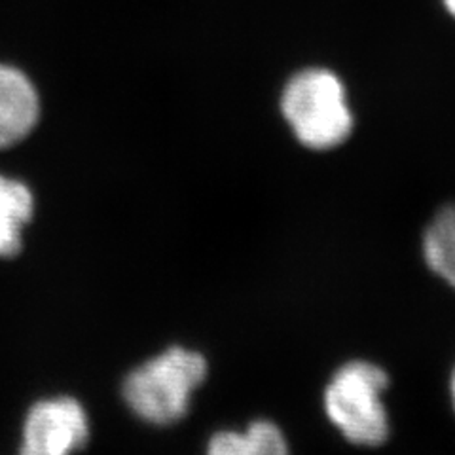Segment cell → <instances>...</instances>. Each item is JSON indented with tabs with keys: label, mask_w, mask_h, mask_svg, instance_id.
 <instances>
[{
	"label": "cell",
	"mask_w": 455,
	"mask_h": 455,
	"mask_svg": "<svg viewBox=\"0 0 455 455\" xmlns=\"http://www.w3.org/2000/svg\"><path fill=\"white\" fill-rule=\"evenodd\" d=\"M387 370L366 359L339 364L323 389V410L341 438L357 448H379L391 438Z\"/></svg>",
	"instance_id": "obj_1"
},
{
	"label": "cell",
	"mask_w": 455,
	"mask_h": 455,
	"mask_svg": "<svg viewBox=\"0 0 455 455\" xmlns=\"http://www.w3.org/2000/svg\"><path fill=\"white\" fill-rule=\"evenodd\" d=\"M281 112L307 150L329 152L351 137L355 118L341 80L326 68H307L284 85Z\"/></svg>",
	"instance_id": "obj_2"
},
{
	"label": "cell",
	"mask_w": 455,
	"mask_h": 455,
	"mask_svg": "<svg viewBox=\"0 0 455 455\" xmlns=\"http://www.w3.org/2000/svg\"><path fill=\"white\" fill-rule=\"evenodd\" d=\"M207 374L209 364L202 353L169 347L125 378L124 401L142 421L173 425L188 414L192 395Z\"/></svg>",
	"instance_id": "obj_3"
},
{
	"label": "cell",
	"mask_w": 455,
	"mask_h": 455,
	"mask_svg": "<svg viewBox=\"0 0 455 455\" xmlns=\"http://www.w3.org/2000/svg\"><path fill=\"white\" fill-rule=\"evenodd\" d=\"M90 438V419L70 396L50 398L28 410L20 455H73Z\"/></svg>",
	"instance_id": "obj_4"
},
{
	"label": "cell",
	"mask_w": 455,
	"mask_h": 455,
	"mask_svg": "<svg viewBox=\"0 0 455 455\" xmlns=\"http://www.w3.org/2000/svg\"><path fill=\"white\" fill-rule=\"evenodd\" d=\"M40 101L21 70L0 65V148L13 147L35 130Z\"/></svg>",
	"instance_id": "obj_5"
},
{
	"label": "cell",
	"mask_w": 455,
	"mask_h": 455,
	"mask_svg": "<svg viewBox=\"0 0 455 455\" xmlns=\"http://www.w3.org/2000/svg\"><path fill=\"white\" fill-rule=\"evenodd\" d=\"M207 455H291V446L275 421L254 419L245 431H220L211 436Z\"/></svg>",
	"instance_id": "obj_6"
},
{
	"label": "cell",
	"mask_w": 455,
	"mask_h": 455,
	"mask_svg": "<svg viewBox=\"0 0 455 455\" xmlns=\"http://www.w3.org/2000/svg\"><path fill=\"white\" fill-rule=\"evenodd\" d=\"M421 254L429 272L455 291V204L443 205L427 222Z\"/></svg>",
	"instance_id": "obj_7"
},
{
	"label": "cell",
	"mask_w": 455,
	"mask_h": 455,
	"mask_svg": "<svg viewBox=\"0 0 455 455\" xmlns=\"http://www.w3.org/2000/svg\"><path fill=\"white\" fill-rule=\"evenodd\" d=\"M35 197L23 182L0 175V259L16 256L23 228L33 219Z\"/></svg>",
	"instance_id": "obj_8"
},
{
	"label": "cell",
	"mask_w": 455,
	"mask_h": 455,
	"mask_svg": "<svg viewBox=\"0 0 455 455\" xmlns=\"http://www.w3.org/2000/svg\"><path fill=\"white\" fill-rule=\"evenodd\" d=\"M448 395H450V403H451V410L455 414V364L451 366V372L448 378Z\"/></svg>",
	"instance_id": "obj_9"
},
{
	"label": "cell",
	"mask_w": 455,
	"mask_h": 455,
	"mask_svg": "<svg viewBox=\"0 0 455 455\" xmlns=\"http://www.w3.org/2000/svg\"><path fill=\"white\" fill-rule=\"evenodd\" d=\"M444 6L450 12V16L455 18V0H444Z\"/></svg>",
	"instance_id": "obj_10"
}]
</instances>
